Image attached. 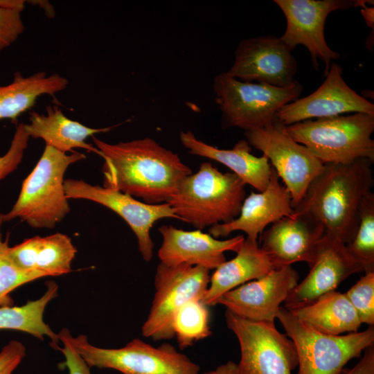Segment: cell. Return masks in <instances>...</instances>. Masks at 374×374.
<instances>
[{"label": "cell", "instance_id": "cell-1", "mask_svg": "<svg viewBox=\"0 0 374 374\" xmlns=\"http://www.w3.org/2000/svg\"><path fill=\"white\" fill-rule=\"evenodd\" d=\"M104 159L103 186L149 204L167 202L192 173L179 155L150 137L112 144L92 136Z\"/></svg>", "mask_w": 374, "mask_h": 374}, {"label": "cell", "instance_id": "cell-2", "mask_svg": "<svg viewBox=\"0 0 374 374\" xmlns=\"http://www.w3.org/2000/svg\"><path fill=\"white\" fill-rule=\"evenodd\" d=\"M373 163L366 158L349 163H324L295 211L310 215L328 236L350 243L358 226L362 202L372 191Z\"/></svg>", "mask_w": 374, "mask_h": 374}, {"label": "cell", "instance_id": "cell-3", "mask_svg": "<svg viewBox=\"0 0 374 374\" xmlns=\"http://www.w3.org/2000/svg\"><path fill=\"white\" fill-rule=\"evenodd\" d=\"M245 186L234 173H223L204 162L180 182L166 203L179 220L202 230L238 216L246 197Z\"/></svg>", "mask_w": 374, "mask_h": 374}, {"label": "cell", "instance_id": "cell-4", "mask_svg": "<svg viewBox=\"0 0 374 374\" xmlns=\"http://www.w3.org/2000/svg\"><path fill=\"white\" fill-rule=\"evenodd\" d=\"M77 151L70 154L46 145L37 163L24 180L11 210L2 214L4 222L20 218L33 228H53L70 211L64 187L68 167L84 159Z\"/></svg>", "mask_w": 374, "mask_h": 374}, {"label": "cell", "instance_id": "cell-5", "mask_svg": "<svg viewBox=\"0 0 374 374\" xmlns=\"http://www.w3.org/2000/svg\"><path fill=\"white\" fill-rule=\"evenodd\" d=\"M287 134L323 163L374 162V116L352 113L308 119L285 126Z\"/></svg>", "mask_w": 374, "mask_h": 374}, {"label": "cell", "instance_id": "cell-6", "mask_svg": "<svg viewBox=\"0 0 374 374\" xmlns=\"http://www.w3.org/2000/svg\"><path fill=\"white\" fill-rule=\"evenodd\" d=\"M213 89L222 127L246 132L272 123L282 107L299 98L303 86L294 80L288 87H276L242 81L222 72L215 76Z\"/></svg>", "mask_w": 374, "mask_h": 374}, {"label": "cell", "instance_id": "cell-7", "mask_svg": "<svg viewBox=\"0 0 374 374\" xmlns=\"http://www.w3.org/2000/svg\"><path fill=\"white\" fill-rule=\"evenodd\" d=\"M276 318L296 347L297 374H341L353 358L373 346L374 328L345 335L320 332L280 306Z\"/></svg>", "mask_w": 374, "mask_h": 374}, {"label": "cell", "instance_id": "cell-8", "mask_svg": "<svg viewBox=\"0 0 374 374\" xmlns=\"http://www.w3.org/2000/svg\"><path fill=\"white\" fill-rule=\"evenodd\" d=\"M66 336L84 362L91 367L112 368L123 374H199L200 367L169 344L154 347L134 339L120 348H103L91 344L87 336Z\"/></svg>", "mask_w": 374, "mask_h": 374}, {"label": "cell", "instance_id": "cell-9", "mask_svg": "<svg viewBox=\"0 0 374 374\" xmlns=\"http://www.w3.org/2000/svg\"><path fill=\"white\" fill-rule=\"evenodd\" d=\"M225 319L240 347L236 374H292L298 366L294 342L274 323L249 321L227 310Z\"/></svg>", "mask_w": 374, "mask_h": 374}, {"label": "cell", "instance_id": "cell-10", "mask_svg": "<svg viewBox=\"0 0 374 374\" xmlns=\"http://www.w3.org/2000/svg\"><path fill=\"white\" fill-rule=\"evenodd\" d=\"M210 277L209 270L202 267L160 262L154 277L155 293L141 328L142 335L154 341L172 339L176 312L187 301L202 299Z\"/></svg>", "mask_w": 374, "mask_h": 374}, {"label": "cell", "instance_id": "cell-11", "mask_svg": "<svg viewBox=\"0 0 374 374\" xmlns=\"http://www.w3.org/2000/svg\"><path fill=\"white\" fill-rule=\"evenodd\" d=\"M244 136L251 147L262 152L271 161L289 191L294 208L324 163L294 141L286 132L285 126L276 121L264 127L246 131Z\"/></svg>", "mask_w": 374, "mask_h": 374}, {"label": "cell", "instance_id": "cell-12", "mask_svg": "<svg viewBox=\"0 0 374 374\" xmlns=\"http://www.w3.org/2000/svg\"><path fill=\"white\" fill-rule=\"evenodd\" d=\"M366 0H274L286 19V28L280 38L292 51L301 44L306 47L314 69L318 60L325 64L324 75L332 60L340 55L331 49L324 35L329 14L336 10L360 8Z\"/></svg>", "mask_w": 374, "mask_h": 374}, {"label": "cell", "instance_id": "cell-13", "mask_svg": "<svg viewBox=\"0 0 374 374\" xmlns=\"http://www.w3.org/2000/svg\"><path fill=\"white\" fill-rule=\"evenodd\" d=\"M64 187L68 199L90 200L109 208L122 217L135 234L139 251L147 262L153 256L154 243L150 231L154 223L163 218L179 220L166 202L149 204L120 191L91 185L81 179H65Z\"/></svg>", "mask_w": 374, "mask_h": 374}, {"label": "cell", "instance_id": "cell-14", "mask_svg": "<svg viewBox=\"0 0 374 374\" xmlns=\"http://www.w3.org/2000/svg\"><path fill=\"white\" fill-rule=\"evenodd\" d=\"M297 62L292 51L274 35L242 39L235 51L233 64L226 73L244 82L286 87L295 80Z\"/></svg>", "mask_w": 374, "mask_h": 374}, {"label": "cell", "instance_id": "cell-15", "mask_svg": "<svg viewBox=\"0 0 374 374\" xmlns=\"http://www.w3.org/2000/svg\"><path fill=\"white\" fill-rule=\"evenodd\" d=\"M343 69L332 62L326 78L314 92L282 107L275 121L287 126L308 119L330 117L346 113L374 116V105L358 94L344 80Z\"/></svg>", "mask_w": 374, "mask_h": 374}, {"label": "cell", "instance_id": "cell-16", "mask_svg": "<svg viewBox=\"0 0 374 374\" xmlns=\"http://www.w3.org/2000/svg\"><path fill=\"white\" fill-rule=\"evenodd\" d=\"M298 281L299 274L291 266L275 269L224 294L217 304L249 321L274 323L280 304Z\"/></svg>", "mask_w": 374, "mask_h": 374}, {"label": "cell", "instance_id": "cell-17", "mask_svg": "<svg viewBox=\"0 0 374 374\" xmlns=\"http://www.w3.org/2000/svg\"><path fill=\"white\" fill-rule=\"evenodd\" d=\"M326 234L323 226L310 215L296 212L276 221L260 235L259 247L275 269L296 262L314 261Z\"/></svg>", "mask_w": 374, "mask_h": 374}, {"label": "cell", "instance_id": "cell-18", "mask_svg": "<svg viewBox=\"0 0 374 374\" xmlns=\"http://www.w3.org/2000/svg\"><path fill=\"white\" fill-rule=\"evenodd\" d=\"M310 267L307 276L292 290L284 301L285 309L292 310L308 305L334 291L352 274L363 271L347 251L346 244L326 234Z\"/></svg>", "mask_w": 374, "mask_h": 374}, {"label": "cell", "instance_id": "cell-19", "mask_svg": "<svg viewBox=\"0 0 374 374\" xmlns=\"http://www.w3.org/2000/svg\"><path fill=\"white\" fill-rule=\"evenodd\" d=\"M162 244L158 250L160 262L167 265H188L215 269L226 261L224 252H238L245 238L239 235L219 240L202 230L185 231L172 225L159 228Z\"/></svg>", "mask_w": 374, "mask_h": 374}, {"label": "cell", "instance_id": "cell-20", "mask_svg": "<svg viewBox=\"0 0 374 374\" xmlns=\"http://www.w3.org/2000/svg\"><path fill=\"white\" fill-rule=\"evenodd\" d=\"M294 213L291 195L280 184L276 170L271 167L267 188L261 192L251 193L244 199L240 213L235 220L209 227L208 233L218 239L226 237L233 231H241L246 233V239L258 242V236L268 225Z\"/></svg>", "mask_w": 374, "mask_h": 374}, {"label": "cell", "instance_id": "cell-21", "mask_svg": "<svg viewBox=\"0 0 374 374\" xmlns=\"http://www.w3.org/2000/svg\"><path fill=\"white\" fill-rule=\"evenodd\" d=\"M179 140L190 154L222 163L258 192L267 188L271 166L265 155L256 157L251 153L247 140L238 141L231 149H220L199 139L190 130L181 131Z\"/></svg>", "mask_w": 374, "mask_h": 374}, {"label": "cell", "instance_id": "cell-22", "mask_svg": "<svg viewBox=\"0 0 374 374\" xmlns=\"http://www.w3.org/2000/svg\"><path fill=\"white\" fill-rule=\"evenodd\" d=\"M25 131L34 139H42L46 145L66 153L75 148H82L101 157L100 152L86 142L96 134L110 131L114 126L103 128L87 127L66 117L61 108L55 105L46 107V114L31 112L29 123L24 124Z\"/></svg>", "mask_w": 374, "mask_h": 374}, {"label": "cell", "instance_id": "cell-23", "mask_svg": "<svg viewBox=\"0 0 374 374\" xmlns=\"http://www.w3.org/2000/svg\"><path fill=\"white\" fill-rule=\"evenodd\" d=\"M236 253L235 258L226 260L211 276L208 289L202 299L206 305H217L224 294L275 269L268 256L259 247L258 242L245 238Z\"/></svg>", "mask_w": 374, "mask_h": 374}, {"label": "cell", "instance_id": "cell-24", "mask_svg": "<svg viewBox=\"0 0 374 374\" xmlns=\"http://www.w3.org/2000/svg\"><path fill=\"white\" fill-rule=\"evenodd\" d=\"M68 84L69 80L58 73L39 71L24 76L20 71L15 72L10 84H0V120L17 123V118L30 109L39 97L55 96Z\"/></svg>", "mask_w": 374, "mask_h": 374}, {"label": "cell", "instance_id": "cell-25", "mask_svg": "<svg viewBox=\"0 0 374 374\" xmlns=\"http://www.w3.org/2000/svg\"><path fill=\"white\" fill-rule=\"evenodd\" d=\"M290 311L314 330L327 335L355 332L362 325L346 294L335 290Z\"/></svg>", "mask_w": 374, "mask_h": 374}, {"label": "cell", "instance_id": "cell-26", "mask_svg": "<svg viewBox=\"0 0 374 374\" xmlns=\"http://www.w3.org/2000/svg\"><path fill=\"white\" fill-rule=\"evenodd\" d=\"M46 290L38 299L29 301L21 306H0V330H15L28 333L44 340L48 337L53 348L60 341L44 321V312L48 303L58 296V285L53 280L46 283Z\"/></svg>", "mask_w": 374, "mask_h": 374}, {"label": "cell", "instance_id": "cell-27", "mask_svg": "<svg viewBox=\"0 0 374 374\" xmlns=\"http://www.w3.org/2000/svg\"><path fill=\"white\" fill-rule=\"evenodd\" d=\"M35 269L47 276H58L71 270V262L77 252L71 239L61 233L35 236Z\"/></svg>", "mask_w": 374, "mask_h": 374}, {"label": "cell", "instance_id": "cell-28", "mask_svg": "<svg viewBox=\"0 0 374 374\" xmlns=\"http://www.w3.org/2000/svg\"><path fill=\"white\" fill-rule=\"evenodd\" d=\"M210 311L201 299L185 303L175 313L172 329L180 349L211 336Z\"/></svg>", "mask_w": 374, "mask_h": 374}, {"label": "cell", "instance_id": "cell-29", "mask_svg": "<svg viewBox=\"0 0 374 374\" xmlns=\"http://www.w3.org/2000/svg\"><path fill=\"white\" fill-rule=\"evenodd\" d=\"M346 248L363 271H374V193L372 191L362 202L356 233Z\"/></svg>", "mask_w": 374, "mask_h": 374}, {"label": "cell", "instance_id": "cell-30", "mask_svg": "<svg viewBox=\"0 0 374 374\" xmlns=\"http://www.w3.org/2000/svg\"><path fill=\"white\" fill-rule=\"evenodd\" d=\"M3 223L0 213V306H12L13 300L10 294L14 290L47 276L37 270H24L12 261L8 253V237L5 240L2 239L1 230Z\"/></svg>", "mask_w": 374, "mask_h": 374}, {"label": "cell", "instance_id": "cell-31", "mask_svg": "<svg viewBox=\"0 0 374 374\" xmlns=\"http://www.w3.org/2000/svg\"><path fill=\"white\" fill-rule=\"evenodd\" d=\"M360 322L374 324V271L365 273L346 293Z\"/></svg>", "mask_w": 374, "mask_h": 374}, {"label": "cell", "instance_id": "cell-32", "mask_svg": "<svg viewBox=\"0 0 374 374\" xmlns=\"http://www.w3.org/2000/svg\"><path fill=\"white\" fill-rule=\"evenodd\" d=\"M29 139L24 123L17 124L8 150L0 157V181L16 170L20 164Z\"/></svg>", "mask_w": 374, "mask_h": 374}, {"label": "cell", "instance_id": "cell-33", "mask_svg": "<svg viewBox=\"0 0 374 374\" xmlns=\"http://www.w3.org/2000/svg\"><path fill=\"white\" fill-rule=\"evenodd\" d=\"M21 11L0 6V51L11 46L24 32Z\"/></svg>", "mask_w": 374, "mask_h": 374}, {"label": "cell", "instance_id": "cell-34", "mask_svg": "<svg viewBox=\"0 0 374 374\" xmlns=\"http://www.w3.org/2000/svg\"><path fill=\"white\" fill-rule=\"evenodd\" d=\"M59 340L62 343L63 347L55 346L63 354L65 361L60 364L67 368L69 374H92L90 367L83 358L77 353L68 340L64 328L57 334Z\"/></svg>", "mask_w": 374, "mask_h": 374}, {"label": "cell", "instance_id": "cell-35", "mask_svg": "<svg viewBox=\"0 0 374 374\" xmlns=\"http://www.w3.org/2000/svg\"><path fill=\"white\" fill-rule=\"evenodd\" d=\"M26 355V348L17 341H11L0 352V371L15 362H21Z\"/></svg>", "mask_w": 374, "mask_h": 374}, {"label": "cell", "instance_id": "cell-36", "mask_svg": "<svg viewBox=\"0 0 374 374\" xmlns=\"http://www.w3.org/2000/svg\"><path fill=\"white\" fill-rule=\"evenodd\" d=\"M341 374H374V347L367 348L358 363L352 368L344 369Z\"/></svg>", "mask_w": 374, "mask_h": 374}, {"label": "cell", "instance_id": "cell-37", "mask_svg": "<svg viewBox=\"0 0 374 374\" xmlns=\"http://www.w3.org/2000/svg\"><path fill=\"white\" fill-rule=\"evenodd\" d=\"M236 366L237 364L229 361L217 366L214 370L206 372L204 374H236Z\"/></svg>", "mask_w": 374, "mask_h": 374}, {"label": "cell", "instance_id": "cell-38", "mask_svg": "<svg viewBox=\"0 0 374 374\" xmlns=\"http://www.w3.org/2000/svg\"><path fill=\"white\" fill-rule=\"evenodd\" d=\"M370 1H366L360 7L361 14L366 25L374 30V8L368 7L366 3Z\"/></svg>", "mask_w": 374, "mask_h": 374}, {"label": "cell", "instance_id": "cell-39", "mask_svg": "<svg viewBox=\"0 0 374 374\" xmlns=\"http://www.w3.org/2000/svg\"><path fill=\"white\" fill-rule=\"evenodd\" d=\"M25 1L23 0H0V6L8 8L16 9L23 11L24 9Z\"/></svg>", "mask_w": 374, "mask_h": 374}, {"label": "cell", "instance_id": "cell-40", "mask_svg": "<svg viewBox=\"0 0 374 374\" xmlns=\"http://www.w3.org/2000/svg\"><path fill=\"white\" fill-rule=\"evenodd\" d=\"M19 362H15L3 370L0 371V374H12V373L14 371V370L18 366L19 364Z\"/></svg>", "mask_w": 374, "mask_h": 374}]
</instances>
